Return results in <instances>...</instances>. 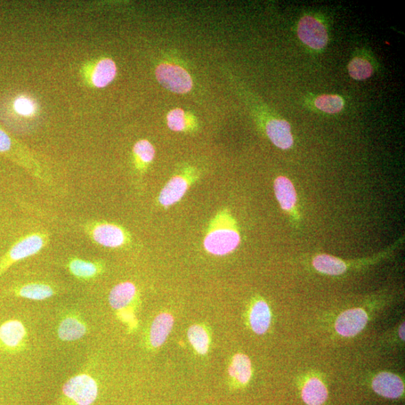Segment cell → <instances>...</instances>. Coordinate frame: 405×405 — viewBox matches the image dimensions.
Returning <instances> with one entry per match:
<instances>
[{
    "label": "cell",
    "mask_w": 405,
    "mask_h": 405,
    "mask_svg": "<svg viewBox=\"0 0 405 405\" xmlns=\"http://www.w3.org/2000/svg\"><path fill=\"white\" fill-rule=\"evenodd\" d=\"M117 74V67L115 62L111 59H103L93 71V83L95 86L103 88L108 86Z\"/></svg>",
    "instance_id": "17"
},
{
    "label": "cell",
    "mask_w": 405,
    "mask_h": 405,
    "mask_svg": "<svg viewBox=\"0 0 405 405\" xmlns=\"http://www.w3.org/2000/svg\"><path fill=\"white\" fill-rule=\"evenodd\" d=\"M25 334L23 324L18 321L6 322L0 327V340L5 345L10 347H17Z\"/></svg>",
    "instance_id": "18"
},
{
    "label": "cell",
    "mask_w": 405,
    "mask_h": 405,
    "mask_svg": "<svg viewBox=\"0 0 405 405\" xmlns=\"http://www.w3.org/2000/svg\"><path fill=\"white\" fill-rule=\"evenodd\" d=\"M198 178L197 172L192 169L182 174L173 176L161 189L159 196V204L165 208L177 204Z\"/></svg>",
    "instance_id": "4"
},
{
    "label": "cell",
    "mask_w": 405,
    "mask_h": 405,
    "mask_svg": "<svg viewBox=\"0 0 405 405\" xmlns=\"http://www.w3.org/2000/svg\"><path fill=\"white\" fill-rule=\"evenodd\" d=\"M271 322V313L269 305L263 301H257L250 313V323L253 331L262 335L269 329Z\"/></svg>",
    "instance_id": "14"
},
{
    "label": "cell",
    "mask_w": 405,
    "mask_h": 405,
    "mask_svg": "<svg viewBox=\"0 0 405 405\" xmlns=\"http://www.w3.org/2000/svg\"><path fill=\"white\" fill-rule=\"evenodd\" d=\"M69 269L73 275L81 279H91L99 273V266L92 262L75 259L69 264Z\"/></svg>",
    "instance_id": "24"
},
{
    "label": "cell",
    "mask_w": 405,
    "mask_h": 405,
    "mask_svg": "<svg viewBox=\"0 0 405 405\" xmlns=\"http://www.w3.org/2000/svg\"><path fill=\"white\" fill-rule=\"evenodd\" d=\"M372 388L376 393L388 399L400 398L404 391L401 378L389 372L378 374L372 382Z\"/></svg>",
    "instance_id": "9"
},
{
    "label": "cell",
    "mask_w": 405,
    "mask_h": 405,
    "mask_svg": "<svg viewBox=\"0 0 405 405\" xmlns=\"http://www.w3.org/2000/svg\"><path fill=\"white\" fill-rule=\"evenodd\" d=\"M137 294V289L132 282H123L113 288L109 296L112 308L117 310H124L130 304Z\"/></svg>",
    "instance_id": "12"
},
{
    "label": "cell",
    "mask_w": 405,
    "mask_h": 405,
    "mask_svg": "<svg viewBox=\"0 0 405 405\" xmlns=\"http://www.w3.org/2000/svg\"><path fill=\"white\" fill-rule=\"evenodd\" d=\"M236 222L229 210L218 211L210 222L204 240L207 252L216 256H224L233 252L240 243Z\"/></svg>",
    "instance_id": "1"
},
{
    "label": "cell",
    "mask_w": 405,
    "mask_h": 405,
    "mask_svg": "<svg viewBox=\"0 0 405 405\" xmlns=\"http://www.w3.org/2000/svg\"><path fill=\"white\" fill-rule=\"evenodd\" d=\"M313 266L318 271L330 275H341L347 270V266L343 261L327 255L316 257L313 261Z\"/></svg>",
    "instance_id": "19"
},
{
    "label": "cell",
    "mask_w": 405,
    "mask_h": 405,
    "mask_svg": "<svg viewBox=\"0 0 405 405\" xmlns=\"http://www.w3.org/2000/svg\"><path fill=\"white\" fill-rule=\"evenodd\" d=\"M167 125L172 131L182 132L185 128V113L182 109L176 108L170 111L167 117Z\"/></svg>",
    "instance_id": "27"
},
{
    "label": "cell",
    "mask_w": 405,
    "mask_h": 405,
    "mask_svg": "<svg viewBox=\"0 0 405 405\" xmlns=\"http://www.w3.org/2000/svg\"><path fill=\"white\" fill-rule=\"evenodd\" d=\"M303 400L308 405H321L328 397L325 386L318 378H312L304 386L302 391Z\"/></svg>",
    "instance_id": "15"
},
{
    "label": "cell",
    "mask_w": 405,
    "mask_h": 405,
    "mask_svg": "<svg viewBox=\"0 0 405 405\" xmlns=\"http://www.w3.org/2000/svg\"><path fill=\"white\" fill-rule=\"evenodd\" d=\"M252 373V363L248 356L242 354L235 355L229 368L231 377L241 384H246Z\"/></svg>",
    "instance_id": "16"
},
{
    "label": "cell",
    "mask_w": 405,
    "mask_h": 405,
    "mask_svg": "<svg viewBox=\"0 0 405 405\" xmlns=\"http://www.w3.org/2000/svg\"><path fill=\"white\" fill-rule=\"evenodd\" d=\"M63 393L78 405H91L98 395V386L91 376L80 375L65 384Z\"/></svg>",
    "instance_id": "6"
},
{
    "label": "cell",
    "mask_w": 405,
    "mask_h": 405,
    "mask_svg": "<svg viewBox=\"0 0 405 405\" xmlns=\"http://www.w3.org/2000/svg\"><path fill=\"white\" fill-rule=\"evenodd\" d=\"M315 106L319 110L327 113H337L344 108V100L337 95H323L315 100Z\"/></svg>",
    "instance_id": "23"
},
{
    "label": "cell",
    "mask_w": 405,
    "mask_h": 405,
    "mask_svg": "<svg viewBox=\"0 0 405 405\" xmlns=\"http://www.w3.org/2000/svg\"><path fill=\"white\" fill-rule=\"evenodd\" d=\"M88 232L97 244L104 247L117 248L131 242L130 234L123 227L113 223H95Z\"/></svg>",
    "instance_id": "2"
},
{
    "label": "cell",
    "mask_w": 405,
    "mask_h": 405,
    "mask_svg": "<svg viewBox=\"0 0 405 405\" xmlns=\"http://www.w3.org/2000/svg\"><path fill=\"white\" fill-rule=\"evenodd\" d=\"M14 108L19 115L25 117L34 115L36 109L35 102L25 96H21L16 100Z\"/></svg>",
    "instance_id": "28"
},
{
    "label": "cell",
    "mask_w": 405,
    "mask_h": 405,
    "mask_svg": "<svg viewBox=\"0 0 405 405\" xmlns=\"http://www.w3.org/2000/svg\"><path fill=\"white\" fill-rule=\"evenodd\" d=\"M298 36L305 45L315 50L323 49L328 43L326 27L312 16H305L299 21Z\"/></svg>",
    "instance_id": "7"
},
{
    "label": "cell",
    "mask_w": 405,
    "mask_h": 405,
    "mask_svg": "<svg viewBox=\"0 0 405 405\" xmlns=\"http://www.w3.org/2000/svg\"><path fill=\"white\" fill-rule=\"evenodd\" d=\"M48 237L45 233H32L21 239L11 248L0 266V273L12 264L23 260L40 252L47 244Z\"/></svg>",
    "instance_id": "3"
},
{
    "label": "cell",
    "mask_w": 405,
    "mask_h": 405,
    "mask_svg": "<svg viewBox=\"0 0 405 405\" xmlns=\"http://www.w3.org/2000/svg\"><path fill=\"white\" fill-rule=\"evenodd\" d=\"M368 315L362 309L347 310L339 315L336 322V329L339 335L353 337L366 327Z\"/></svg>",
    "instance_id": "8"
},
{
    "label": "cell",
    "mask_w": 405,
    "mask_h": 405,
    "mask_svg": "<svg viewBox=\"0 0 405 405\" xmlns=\"http://www.w3.org/2000/svg\"><path fill=\"white\" fill-rule=\"evenodd\" d=\"M85 334L86 327L84 324L74 318L65 319L58 330L59 336L63 341H76Z\"/></svg>",
    "instance_id": "20"
},
{
    "label": "cell",
    "mask_w": 405,
    "mask_h": 405,
    "mask_svg": "<svg viewBox=\"0 0 405 405\" xmlns=\"http://www.w3.org/2000/svg\"><path fill=\"white\" fill-rule=\"evenodd\" d=\"M134 153L137 161H139L140 169L149 165L155 158L156 151L153 146L147 140H142L137 142L134 147Z\"/></svg>",
    "instance_id": "25"
},
{
    "label": "cell",
    "mask_w": 405,
    "mask_h": 405,
    "mask_svg": "<svg viewBox=\"0 0 405 405\" xmlns=\"http://www.w3.org/2000/svg\"><path fill=\"white\" fill-rule=\"evenodd\" d=\"M19 294L34 301H43L54 295V290L43 284H29L20 290Z\"/></svg>",
    "instance_id": "22"
},
{
    "label": "cell",
    "mask_w": 405,
    "mask_h": 405,
    "mask_svg": "<svg viewBox=\"0 0 405 405\" xmlns=\"http://www.w3.org/2000/svg\"><path fill=\"white\" fill-rule=\"evenodd\" d=\"M120 318L126 322H132L134 320V314L130 312H124L120 314Z\"/></svg>",
    "instance_id": "30"
},
{
    "label": "cell",
    "mask_w": 405,
    "mask_h": 405,
    "mask_svg": "<svg viewBox=\"0 0 405 405\" xmlns=\"http://www.w3.org/2000/svg\"><path fill=\"white\" fill-rule=\"evenodd\" d=\"M400 336L403 341H404V323L400 328Z\"/></svg>",
    "instance_id": "31"
},
{
    "label": "cell",
    "mask_w": 405,
    "mask_h": 405,
    "mask_svg": "<svg viewBox=\"0 0 405 405\" xmlns=\"http://www.w3.org/2000/svg\"><path fill=\"white\" fill-rule=\"evenodd\" d=\"M159 82L175 93H187L192 88V79L187 71L175 65L161 64L156 70Z\"/></svg>",
    "instance_id": "5"
},
{
    "label": "cell",
    "mask_w": 405,
    "mask_h": 405,
    "mask_svg": "<svg viewBox=\"0 0 405 405\" xmlns=\"http://www.w3.org/2000/svg\"><path fill=\"white\" fill-rule=\"evenodd\" d=\"M266 130L269 139L277 148L287 150L292 147L293 137L287 121L273 119L267 124Z\"/></svg>",
    "instance_id": "10"
},
{
    "label": "cell",
    "mask_w": 405,
    "mask_h": 405,
    "mask_svg": "<svg viewBox=\"0 0 405 405\" xmlns=\"http://www.w3.org/2000/svg\"><path fill=\"white\" fill-rule=\"evenodd\" d=\"M173 316L168 313H162L153 321L150 329V341L152 347H159L163 345L174 326Z\"/></svg>",
    "instance_id": "11"
},
{
    "label": "cell",
    "mask_w": 405,
    "mask_h": 405,
    "mask_svg": "<svg viewBox=\"0 0 405 405\" xmlns=\"http://www.w3.org/2000/svg\"><path fill=\"white\" fill-rule=\"evenodd\" d=\"M188 338L192 347L199 354L208 352L209 337L207 330L200 325H193L188 331Z\"/></svg>",
    "instance_id": "21"
},
{
    "label": "cell",
    "mask_w": 405,
    "mask_h": 405,
    "mask_svg": "<svg viewBox=\"0 0 405 405\" xmlns=\"http://www.w3.org/2000/svg\"><path fill=\"white\" fill-rule=\"evenodd\" d=\"M348 72L354 80H363L371 77L373 73V68L367 60L362 58H354L348 65Z\"/></svg>",
    "instance_id": "26"
},
{
    "label": "cell",
    "mask_w": 405,
    "mask_h": 405,
    "mask_svg": "<svg viewBox=\"0 0 405 405\" xmlns=\"http://www.w3.org/2000/svg\"><path fill=\"white\" fill-rule=\"evenodd\" d=\"M274 189L275 196L284 210H290L297 202V194L294 186L288 178L279 176L275 181Z\"/></svg>",
    "instance_id": "13"
},
{
    "label": "cell",
    "mask_w": 405,
    "mask_h": 405,
    "mask_svg": "<svg viewBox=\"0 0 405 405\" xmlns=\"http://www.w3.org/2000/svg\"><path fill=\"white\" fill-rule=\"evenodd\" d=\"M12 148L11 137L2 129H0V153L10 152Z\"/></svg>",
    "instance_id": "29"
}]
</instances>
